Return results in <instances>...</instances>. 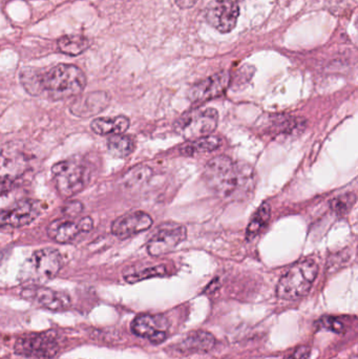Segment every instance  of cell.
Listing matches in <instances>:
<instances>
[{"label": "cell", "mask_w": 358, "mask_h": 359, "mask_svg": "<svg viewBox=\"0 0 358 359\" xmlns=\"http://www.w3.org/2000/svg\"><path fill=\"white\" fill-rule=\"evenodd\" d=\"M20 82L32 96L63 100L81 94L86 86V77L76 65H59L48 71L31 67L22 69Z\"/></svg>", "instance_id": "6da1fadb"}, {"label": "cell", "mask_w": 358, "mask_h": 359, "mask_svg": "<svg viewBox=\"0 0 358 359\" xmlns=\"http://www.w3.org/2000/svg\"><path fill=\"white\" fill-rule=\"evenodd\" d=\"M204 180L216 196L231 201L249 198L256 188V172L245 162H235L227 156L212 158L206 164Z\"/></svg>", "instance_id": "7a4b0ae2"}, {"label": "cell", "mask_w": 358, "mask_h": 359, "mask_svg": "<svg viewBox=\"0 0 358 359\" xmlns=\"http://www.w3.org/2000/svg\"><path fill=\"white\" fill-rule=\"evenodd\" d=\"M319 274V265L311 259L294 264L281 278L277 287V295L285 301H296L310 291Z\"/></svg>", "instance_id": "3957f363"}, {"label": "cell", "mask_w": 358, "mask_h": 359, "mask_svg": "<svg viewBox=\"0 0 358 359\" xmlns=\"http://www.w3.org/2000/svg\"><path fill=\"white\" fill-rule=\"evenodd\" d=\"M29 170L27 154L18 147H0V201L6 200L18 189L19 181Z\"/></svg>", "instance_id": "277c9868"}, {"label": "cell", "mask_w": 358, "mask_h": 359, "mask_svg": "<svg viewBox=\"0 0 358 359\" xmlns=\"http://www.w3.org/2000/svg\"><path fill=\"white\" fill-rule=\"evenodd\" d=\"M62 263V257L56 249H39L23 263L19 280L29 284H44L58 274Z\"/></svg>", "instance_id": "5b68a950"}, {"label": "cell", "mask_w": 358, "mask_h": 359, "mask_svg": "<svg viewBox=\"0 0 358 359\" xmlns=\"http://www.w3.org/2000/svg\"><path fill=\"white\" fill-rule=\"evenodd\" d=\"M52 176L59 194L71 198L81 192L88 185L90 170L77 158L58 162L52 168Z\"/></svg>", "instance_id": "8992f818"}, {"label": "cell", "mask_w": 358, "mask_h": 359, "mask_svg": "<svg viewBox=\"0 0 358 359\" xmlns=\"http://www.w3.org/2000/svg\"><path fill=\"white\" fill-rule=\"evenodd\" d=\"M218 123L216 109H195L183 114L174 123V130L186 140H195L212 135Z\"/></svg>", "instance_id": "52a82bcc"}, {"label": "cell", "mask_w": 358, "mask_h": 359, "mask_svg": "<svg viewBox=\"0 0 358 359\" xmlns=\"http://www.w3.org/2000/svg\"><path fill=\"white\" fill-rule=\"evenodd\" d=\"M59 343L53 332L31 333L19 337L15 351L20 355L36 358H54L58 354Z\"/></svg>", "instance_id": "ba28073f"}, {"label": "cell", "mask_w": 358, "mask_h": 359, "mask_svg": "<svg viewBox=\"0 0 358 359\" xmlns=\"http://www.w3.org/2000/svg\"><path fill=\"white\" fill-rule=\"evenodd\" d=\"M187 238L185 226L174 222H168L158 228L157 231L147 243V252L151 257H161L172 252Z\"/></svg>", "instance_id": "9c48e42d"}, {"label": "cell", "mask_w": 358, "mask_h": 359, "mask_svg": "<svg viewBox=\"0 0 358 359\" xmlns=\"http://www.w3.org/2000/svg\"><path fill=\"white\" fill-rule=\"evenodd\" d=\"M170 328L167 318L161 314H141L132 323V331L137 337L149 339L155 345L165 341Z\"/></svg>", "instance_id": "30bf717a"}, {"label": "cell", "mask_w": 358, "mask_h": 359, "mask_svg": "<svg viewBox=\"0 0 358 359\" xmlns=\"http://www.w3.org/2000/svg\"><path fill=\"white\" fill-rule=\"evenodd\" d=\"M230 74L226 71L210 76L195 83L189 90L188 98L193 103H204L224 94L230 84Z\"/></svg>", "instance_id": "8fae6325"}, {"label": "cell", "mask_w": 358, "mask_h": 359, "mask_svg": "<svg viewBox=\"0 0 358 359\" xmlns=\"http://www.w3.org/2000/svg\"><path fill=\"white\" fill-rule=\"evenodd\" d=\"M239 15L235 0H216L208 8L206 19L221 33H229L235 29Z\"/></svg>", "instance_id": "7c38bea8"}, {"label": "cell", "mask_w": 358, "mask_h": 359, "mask_svg": "<svg viewBox=\"0 0 358 359\" xmlns=\"http://www.w3.org/2000/svg\"><path fill=\"white\" fill-rule=\"evenodd\" d=\"M40 215V206L36 201H19L11 208L0 211V228H19L29 225Z\"/></svg>", "instance_id": "4fadbf2b"}, {"label": "cell", "mask_w": 358, "mask_h": 359, "mask_svg": "<svg viewBox=\"0 0 358 359\" xmlns=\"http://www.w3.org/2000/svg\"><path fill=\"white\" fill-rule=\"evenodd\" d=\"M153 219L144 211L126 213L116 219L111 224V233L120 240H126L153 226Z\"/></svg>", "instance_id": "5bb4252c"}, {"label": "cell", "mask_w": 358, "mask_h": 359, "mask_svg": "<svg viewBox=\"0 0 358 359\" xmlns=\"http://www.w3.org/2000/svg\"><path fill=\"white\" fill-rule=\"evenodd\" d=\"M94 227V221L90 217H83L79 222L69 219H55L48 226V236L58 244H67L75 240L80 233L90 232Z\"/></svg>", "instance_id": "9a60e30c"}, {"label": "cell", "mask_w": 358, "mask_h": 359, "mask_svg": "<svg viewBox=\"0 0 358 359\" xmlns=\"http://www.w3.org/2000/svg\"><path fill=\"white\" fill-rule=\"evenodd\" d=\"M21 294L25 299L33 302L39 307L52 311H63L71 307V299L69 295L53 289L31 287L25 289Z\"/></svg>", "instance_id": "2e32d148"}, {"label": "cell", "mask_w": 358, "mask_h": 359, "mask_svg": "<svg viewBox=\"0 0 358 359\" xmlns=\"http://www.w3.org/2000/svg\"><path fill=\"white\" fill-rule=\"evenodd\" d=\"M111 102V97L105 92H94L85 95L71 103L73 115L79 118H90L104 111Z\"/></svg>", "instance_id": "e0dca14e"}, {"label": "cell", "mask_w": 358, "mask_h": 359, "mask_svg": "<svg viewBox=\"0 0 358 359\" xmlns=\"http://www.w3.org/2000/svg\"><path fill=\"white\" fill-rule=\"evenodd\" d=\"M214 345H216V339L214 335L206 331H193L177 345V350L181 353L208 352L214 347Z\"/></svg>", "instance_id": "ac0fdd59"}, {"label": "cell", "mask_w": 358, "mask_h": 359, "mask_svg": "<svg viewBox=\"0 0 358 359\" xmlns=\"http://www.w3.org/2000/svg\"><path fill=\"white\" fill-rule=\"evenodd\" d=\"M130 119L125 116L97 118L90 123L92 132L100 136L122 135L130 128Z\"/></svg>", "instance_id": "d6986e66"}, {"label": "cell", "mask_w": 358, "mask_h": 359, "mask_svg": "<svg viewBox=\"0 0 358 359\" xmlns=\"http://www.w3.org/2000/svg\"><path fill=\"white\" fill-rule=\"evenodd\" d=\"M221 145H222V140L219 137L209 135L195 140H187L184 144L181 145L180 153L187 157H195L203 154L212 153L220 149Z\"/></svg>", "instance_id": "ffe728a7"}, {"label": "cell", "mask_w": 358, "mask_h": 359, "mask_svg": "<svg viewBox=\"0 0 358 359\" xmlns=\"http://www.w3.org/2000/svg\"><path fill=\"white\" fill-rule=\"evenodd\" d=\"M271 207L268 203H263L258 210L256 211L248 224L246 229V238L252 241L256 238L266 227L270 219Z\"/></svg>", "instance_id": "44dd1931"}, {"label": "cell", "mask_w": 358, "mask_h": 359, "mask_svg": "<svg viewBox=\"0 0 358 359\" xmlns=\"http://www.w3.org/2000/svg\"><path fill=\"white\" fill-rule=\"evenodd\" d=\"M135 140L125 135H113L107 140V151L116 158H126L135 151Z\"/></svg>", "instance_id": "7402d4cb"}, {"label": "cell", "mask_w": 358, "mask_h": 359, "mask_svg": "<svg viewBox=\"0 0 358 359\" xmlns=\"http://www.w3.org/2000/svg\"><path fill=\"white\" fill-rule=\"evenodd\" d=\"M90 46V40L81 35H67L58 40V48L63 54L78 56L85 52Z\"/></svg>", "instance_id": "603a6c76"}, {"label": "cell", "mask_w": 358, "mask_h": 359, "mask_svg": "<svg viewBox=\"0 0 358 359\" xmlns=\"http://www.w3.org/2000/svg\"><path fill=\"white\" fill-rule=\"evenodd\" d=\"M153 176V170L146 165H138L128 170L121 179L122 186L125 189H136L144 185Z\"/></svg>", "instance_id": "cb8c5ba5"}, {"label": "cell", "mask_w": 358, "mask_h": 359, "mask_svg": "<svg viewBox=\"0 0 358 359\" xmlns=\"http://www.w3.org/2000/svg\"><path fill=\"white\" fill-rule=\"evenodd\" d=\"M166 274V268L164 266H155V267L146 268L141 271L134 272V273L125 276V280L130 284L141 282V280H147V278H157V276H163Z\"/></svg>", "instance_id": "d4e9b609"}, {"label": "cell", "mask_w": 358, "mask_h": 359, "mask_svg": "<svg viewBox=\"0 0 358 359\" xmlns=\"http://www.w3.org/2000/svg\"><path fill=\"white\" fill-rule=\"evenodd\" d=\"M355 202H357V196L354 194H346L332 200L330 206H331L332 210L338 215H345L352 208Z\"/></svg>", "instance_id": "484cf974"}, {"label": "cell", "mask_w": 358, "mask_h": 359, "mask_svg": "<svg viewBox=\"0 0 358 359\" xmlns=\"http://www.w3.org/2000/svg\"><path fill=\"white\" fill-rule=\"evenodd\" d=\"M319 325L322 328L338 333V334H343L346 331V327L343 322L336 318H323L319 320Z\"/></svg>", "instance_id": "4316f807"}, {"label": "cell", "mask_w": 358, "mask_h": 359, "mask_svg": "<svg viewBox=\"0 0 358 359\" xmlns=\"http://www.w3.org/2000/svg\"><path fill=\"white\" fill-rule=\"evenodd\" d=\"M62 210L63 215H64L65 217H76L83 210V204L77 200L69 201V202H67L65 206L63 207Z\"/></svg>", "instance_id": "83f0119b"}, {"label": "cell", "mask_w": 358, "mask_h": 359, "mask_svg": "<svg viewBox=\"0 0 358 359\" xmlns=\"http://www.w3.org/2000/svg\"><path fill=\"white\" fill-rule=\"evenodd\" d=\"M309 356H310V348L308 346H301L285 359H309Z\"/></svg>", "instance_id": "f1b7e54d"}, {"label": "cell", "mask_w": 358, "mask_h": 359, "mask_svg": "<svg viewBox=\"0 0 358 359\" xmlns=\"http://www.w3.org/2000/svg\"><path fill=\"white\" fill-rule=\"evenodd\" d=\"M198 1H199V0H176V4L179 8L186 10V8H193Z\"/></svg>", "instance_id": "f546056e"}]
</instances>
